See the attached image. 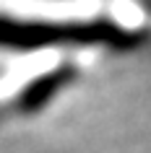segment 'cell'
<instances>
[{
  "mask_svg": "<svg viewBox=\"0 0 151 153\" xmlns=\"http://www.w3.org/2000/svg\"><path fill=\"white\" fill-rule=\"evenodd\" d=\"M133 34L110 18L94 21H39L0 13V49L37 52L50 47H128Z\"/></svg>",
  "mask_w": 151,
  "mask_h": 153,
  "instance_id": "6da1fadb",
  "label": "cell"
}]
</instances>
